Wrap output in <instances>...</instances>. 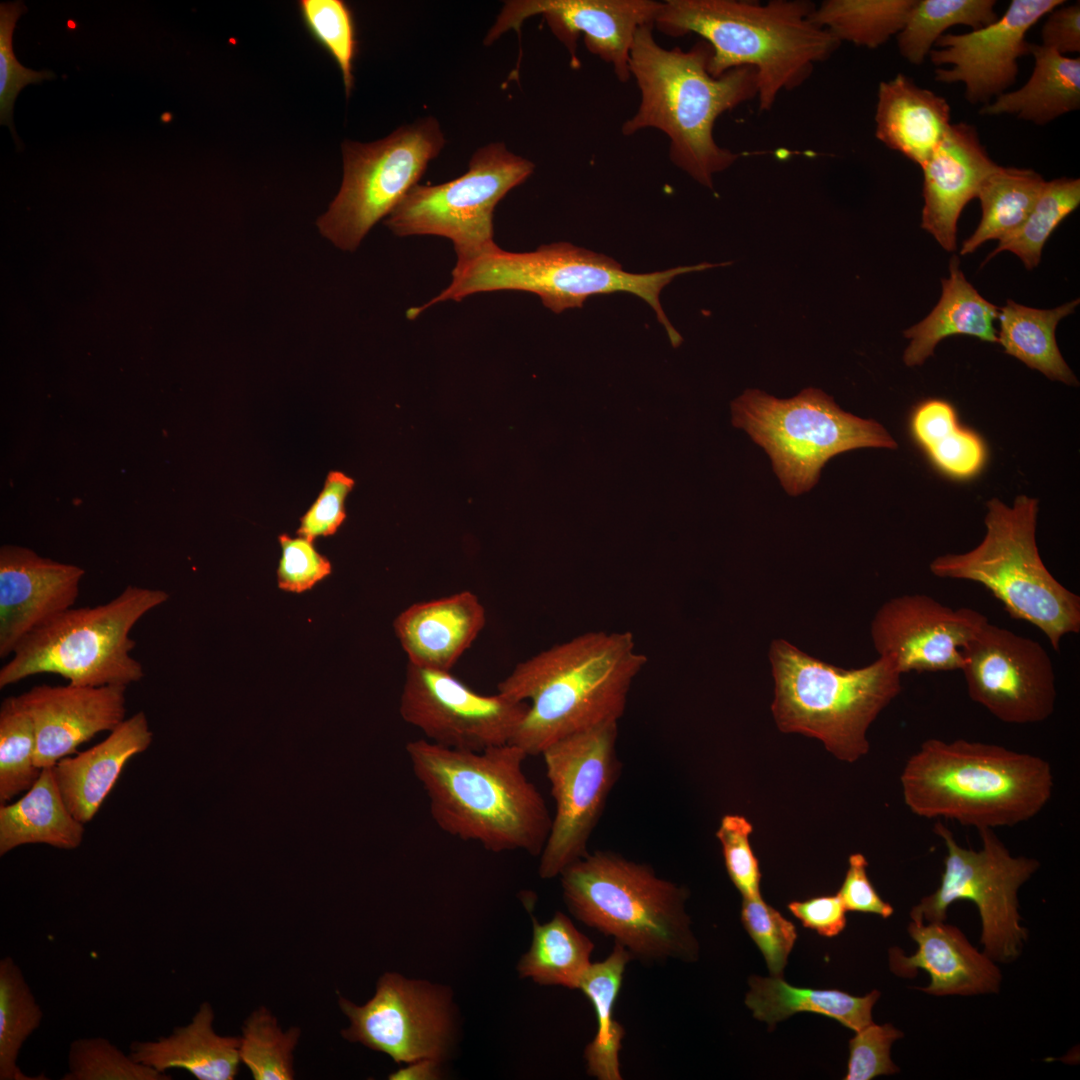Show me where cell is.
Wrapping results in <instances>:
<instances>
[{"instance_id": "obj_47", "label": "cell", "mask_w": 1080, "mask_h": 1080, "mask_svg": "<svg viewBox=\"0 0 1080 1080\" xmlns=\"http://www.w3.org/2000/svg\"><path fill=\"white\" fill-rule=\"evenodd\" d=\"M26 10L22 1L0 4V124L9 127L16 144L19 139L12 116L18 94L29 84H40L55 77L50 70L34 71L24 67L15 57L13 31L17 20Z\"/></svg>"}, {"instance_id": "obj_35", "label": "cell", "mask_w": 1080, "mask_h": 1080, "mask_svg": "<svg viewBox=\"0 0 1080 1080\" xmlns=\"http://www.w3.org/2000/svg\"><path fill=\"white\" fill-rule=\"evenodd\" d=\"M910 432L931 463L956 480L976 476L984 467L987 450L982 438L961 426L955 408L942 399L919 403L910 417Z\"/></svg>"}, {"instance_id": "obj_50", "label": "cell", "mask_w": 1080, "mask_h": 1080, "mask_svg": "<svg viewBox=\"0 0 1080 1080\" xmlns=\"http://www.w3.org/2000/svg\"><path fill=\"white\" fill-rule=\"evenodd\" d=\"M849 1041V1061L845 1080H870L882 1075L897 1073L899 1068L892 1062V1043L903 1033L891 1024L871 1023Z\"/></svg>"}, {"instance_id": "obj_37", "label": "cell", "mask_w": 1080, "mask_h": 1080, "mask_svg": "<svg viewBox=\"0 0 1080 1080\" xmlns=\"http://www.w3.org/2000/svg\"><path fill=\"white\" fill-rule=\"evenodd\" d=\"M1045 184L1032 169L998 165L981 183L979 199L982 217L974 233L966 239L961 255L973 253L989 240H1002L1016 232L1032 211Z\"/></svg>"}, {"instance_id": "obj_36", "label": "cell", "mask_w": 1080, "mask_h": 1080, "mask_svg": "<svg viewBox=\"0 0 1080 1080\" xmlns=\"http://www.w3.org/2000/svg\"><path fill=\"white\" fill-rule=\"evenodd\" d=\"M631 959L628 950L615 943L605 960L591 963L578 988L590 1000L596 1014L597 1031L584 1050V1058L588 1074L599 1080L622 1079L619 1052L625 1030L615 1020L614 1008Z\"/></svg>"}, {"instance_id": "obj_10", "label": "cell", "mask_w": 1080, "mask_h": 1080, "mask_svg": "<svg viewBox=\"0 0 1080 1080\" xmlns=\"http://www.w3.org/2000/svg\"><path fill=\"white\" fill-rule=\"evenodd\" d=\"M169 598L166 591L126 586L109 602L70 608L26 636L0 669V688L33 675L56 674L80 686H128L142 680L130 631Z\"/></svg>"}, {"instance_id": "obj_1", "label": "cell", "mask_w": 1080, "mask_h": 1080, "mask_svg": "<svg viewBox=\"0 0 1080 1080\" xmlns=\"http://www.w3.org/2000/svg\"><path fill=\"white\" fill-rule=\"evenodd\" d=\"M406 750L440 829L492 852L541 854L552 817L524 773L528 755L523 749L507 743L460 750L421 738Z\"/></svg>"}, {"instance_id": "obj_30", "label": "cell", "mask_w": 1080, "mask_h": 1080, "mask_svg": "<svg viewBox=\"0 0 1080 1080\" xmlns=\"http://www.w3.org/2000/svg\"><path fill=\"white\" fill-rule=\"evenodd\" d=\"M942 293L937 305L922 321L904 332L911 341L903 360L908 367L922 365L933 355L936 345L952 335H969L984 342L998 343L994 327L999 307L992 304L970 284L954 255L949 277L942 278Z\"/></svg>"}, {"instance_id": "obj_5", "label": "cell", "mask_w": 1080, "mask_h": 1080, "mask_svg": "<svg viewBox=\"0 0 1080 1080\" xmlns=\"http://www.w3.org/2000/svg\"><path fill=\"white\" fill-rule=\"evenodd\" d=\"M900 781L913 814L977 830L1029 821L1054 789L1051 765L1042 757L965 739L925 740L908 758Z\"/></svg>"}, {"instance_id": "obj_25", "label": "cell", "mask_w": 1080, "mask_h": 1080, "mask_svg": "<svg viewBox=\"0 0 1080 1080\" xmlns=\"http://www.w3.org/2000/svg\"><path fill=\"white\" fill-rule=\"evenodd\" d=\"M908 932L918 949L907 957L899 948H891L890 968L902 977H913L918 969L925 970L931 982L918 989L933 996H969L999 990L1002 979L999 968L984 952L973 947L957 927L944 921H912Z\"/></svg>"}, {"instance_id": "obj_46", "label": "cell", "mask_w": 1080, "mask_h": 1080, "mask_svg": "<svg viewBox=\"0 0 1080 1080\" xmlns=\"http://www.w3.org/2000/svg\"><path fill=\"white\" fill-rule=\"evenodd\" d=\"M62 1080H169L161 1073L136 1062L103 1037L79 1038L70 1044L68 1071Z\"/></svg>"}, {"instance_id": "obj_44", "label": "cell", "mask_w": 1080, "mask_h": 1080, "mask_svg": "<svg viewBox=\"0 0 1080 1080\" xmlns=\"http://www.w3.org/2000/svg\"><path fill=\"white\" fill-rule=\"evenodd\" d=\"M300 1034L298 1027L283 1031L272 1013L260 1007L244 1022L239 1048L241 1062L256 1080L293 1079V1052Z\"/></svg>"}, {"instance_id": "obj_49", "label": "cell", "mask_w": 1080, "mask_h": 1080, "mask_svg": "<svg viewBox=\"0 0 1080 1080\" xmlns=\"http://www.w3.org/2000/svg\"><path fill=\"white\" fill-rule=\"evenodd\" d=\"M752 831V824L737 814L724 815L716 831L729 878L743 898L761 897V872L749 841Z\"/></svg>"}, {"instance_id": "obj_56", "label": "cell", "mask_w": 1080, "mask_h": 1080, "mask_svg": "<svg viewBox=\"0 0 1080 1080\" xmlns=\"http://www.w3.org/2000/svg\"><path fill=\"white\" fill-rule=\"evenodd\" d=\"M441 1076V1062L432 1059H420L407 1063L403 1068L389 1075L392 1080H434Z\"/></svg>"}, {"instance_id": "obj_14", "label": "cell", "mask_w": 1080, "mask_h": 1080, "mask_svg": "<svg viewBox=\"0 0 1080 1080\" xmlns=\"http://www.w3.org/2000/svg\"><path fill=\"white\" fill-rule=\"evenodd\" d=\"M530 160L503 142L476 150L460 177L438 185H415L386 219L397 236L436 235L453 242L457 259L494 242L493 214L498 202L533 173Z\"/></svg>"}, {"instance_id": "obj_53", "label": "cell", "mask_w": 1080, "mask_h": 1080, "mask_svg": "<svg viewBox=\"0 0 1080 1080\" xmlns=\"http://www.w3.org/2000/svg\"><path fill=\"white\" fill-rule=\"evenodd\" d=\"M848 862V870L837 893L846 911L872 913L882 918L890 917L894 909L880 897L872 885L867 874L868 862L864 855L854 853L850 855Z\"/></svg>"}, {"instance_id": "obj_11", "label": "cell", "mask_w": 1080, "mask_h": 1080, "mask_svg": "<svg viewBox=\"0 0 1080 1080\" xmlns=\"http://www.w3.org/2000/svg\"><path fill=\"white\" fill-rule=\"evenodd\" d=\"M733 423L769 455L790 495L810 490L832 457L858 448H897L878 422L843 411L823 391L807 388L790 399L747 390L732 405Z\"/></svg>"}, {"instance_id": "obj_7", "label": "cell", "mask_w": 1080, "mask_h": 1080, "mask_svg": "<svg viewBox=\"0 0 1080 1080\" xmlns=\"http://www.w3.org/2000/svg\"><path fill=\"white\" fill-rule=\"evenodd\" d=\"M559 876L570 913L612 936L632 958H695L697 944L684 909L687 891L659 877L648 864L597 850Z\"/></svg>"}, {"instance_id": "obj_15", "label": "cell", "mask_w": 1080, "mask_h": 1080, "mask_svg": "<svg viewBox=\"0 0 1080 1080\" xmlns=\"http://www.w3.org/2000/svg\"><path fill=\"white\" fill-rule=\"evenodd\" d=\"M618 723L567 736L542 753L555 813L540 854L539 875L559 876L585 857L622 768L617 752Z\"/></svg>"}, {"instance_id": "obj_43", "label": "cell", "mask_w": 1080, "mask_h": 1080, "mask_svg": "<svg viewBox=\"0 0 1080 1080\" xmlns=\"http://www.w3.org/2000/svg\"><path fill=\"white\" fill-rule=\"evenodd\" d=\"M33 720L18 696L6 697L0 707V804L28 791L42 769L35 764Z\"/></svg>"}, {"instance_id": "obj_55", "label": "cell", "mask_w": 1080, "mask_h": 1080, "mask_svg": "<svg viewBox=\"0 0 1080 1080\" xmlns=\"http://www.w3.org/2000/svg\"><path fill=\"white\" fill-rule=\"evenodd\" d=\"M1042 46L1061 55L1080 51V4H1062L1048 13L1041 30Z\"/></svg>"}, {"instance_id": "obj_28", "label": "cell", "mask_w": 1080, "mask_h": 1080, "mask_svg": "<svg viewBox=\"0 0 1080 1080\" xmlns=\"http://www.w3.org/2000/svg\"><path fill=\"white\" fill-rule=\"evenodd\" d=\"M874 119L876 138L920 167L952 125L947 100L902 73L879 84Z\"/></svg>"}, {"instance_id": "obj_39", "label": "cell", "mask_w": 1080, "mask_h": 1080, "mask_svg": "<svg viewBox=\"0 0 1080 1080\" xmlns=\"http://www.w3.org/2000/svg\"><path fill=\"white\" fill-rule=\"evenodd\" d=\"M916 0H827L810 20L840 43L870 49L885 44L903 29Z\"/></svg>"}, {"instance_id": "obj_27", "label": "cell", "mask_w": 1080, "mask_h": 1080, "mask_svg": "<svg viewBox=\"0 0 1080 1080\" xmlns=\"http://www.w3.org/2000/svg\"><path fill=\"white\" fill-rule=\"evenodd\" d=\"M152 740L148 718L138 711L100 743L52 767L60 793L78 821L86 824L94 818L127 761L145 752Z\"/></svg>"}, {"instance_id": "obj_20", "label": "cell", "mask_w": 1080, "mask_h": 1080, "mask_svg": "<svg viewBox=\"0 0 1080 1080\" xmlns=\"http://www.w3.org/2000/svg\"><path fill=\"white\" fill-rule=\"evenodd\" d=\"M1064 0H1013L995 22L963 34H943L929 53L937 68L935 80L965 85L971 104L986 105L1015 83L1018 58L1029 54L1026 33Z\"/></svg>"}, {"instance_id": "obj_34", "label": "cell", "mask_w": 1080, "mask_h": 1080, "mask_svg": "<svg viewBox=\"0 0 1080 1080\" xmlns=\"http://www.w3.org/2000/svg\"><path fill=\"white\" fill-rule=\"evenodd\" d=\"M1079 299L1053 309L1027 307L1008 300L999 308L998 343L1004 352L1051 380L1078 385V380L1062 357L1055 330L1063 318L1074 313Z\"/></svg>"}, {"instance_id": "obj_19", "label": "cell", "mask_w": 1080, "mask_h": 1080, "mask_svg": "<svg viewBox=\"0 0 1080 1080\" xmlns=\"http://www.w3.org/2000/svg\"><path fill=\"white\" fill-rule=\"evenodd\" d=\"M662 6L651 0H512L506 1L484 44L516 30L534 15H542L552 33L566 47L571 65L579 66L580 35L588 51L612 65L621 82L630 78L629 59L637 30L653 24Z\"/></svg>"}, {"instance_id": "obj_12", "label": "cell", "mask_w": 1080, "mask_h": 1080, "mask_svg": "<svg viewBox=\"0 0 1080 1080\" xmlns=\"http://www.w3.org/2000/svg\"><path fill=\"white\" fill-rule=\"evenodd\" d=\"M444 145L443 131L432 116L375 142L344 141L343 180L327 212L317 220L321 234L340 249L354 251L418 184Z\"/></svg>"}, {"instance_id": "obj_6", "label": "cell", "mask_w": 1080, "mask_h": 1080, "mask_svg": "<svg viewBox=\"0 0 1080 1080\" xmlns=\"http://www.w3.org/2000/svg\"><path fill=\"white\" fill-rule=\"evenodd\" d=\"M717 267L701 263L646 274L626 272L614 259L570 243L542 245L536 251L516 253L496 243L478 253L457 259L448 287L426 304L407 310L408 319L417 318L430 306L449 300L461 301L469 295L499 290L536 294L555 313L581 308L589 296L627 292L642 298L656 313L673 347L682 337L668 320L660 304L661 290L676 276Z\"/></svg>"}, {"instance_id": "obj_38", "label": "cell", "mask_w": 1080, "mask_h": 1080, "mask_svg": "<svg viewBox=\"0 0 1080 1080\" xmlns=\"http://www.w3.org/2000/svg\"><path fill=\"white\" fill-rule=\"evenodd\" d=\"M592 941L581 933L562 912L539 923L533 918V937L529 950L521 957L517 971L540 985L578 989L591 965Z\"/></svg>"}, {"instance_id": "obj_29", "label": "cell", "mask_w": 1080, "mask_h": 1080, "mask_svg": "<svg viewBox=\"0 0 1080 1080\" xmlns=\"http://www.w3.org/2000/svg\"><path fill=\"white\" fill-rule=\"evenodd\" d=\"M213 1023V1008L204 1002L189 1024L155 1041L131 1043L129 1055L161 1073L178 1068L198 1080H232L241 1062L240 1037L217 1034Z\"/></svg>"}, {"instance_id": "obj_31", "label": "cell", "mask_w": 1080, "mask_h": 1080, "mask_svg": "<svg viewBox=\"0 0 1080 1080\" xmlns=\"http://www.w3.org/2000/svg\"><path fill=\"white\" fill-rule=\"evenodd\" d=\"M52 767L43 768L35 784L19 800L0 804V856L27 844H46L62 850L81 845L85 824L69 811Z\"/></svg>"}, {"instance_id": "obj_3", "label": "cell", "mask_w": 1080, "mask_h": 1080, "mask_svg": "<svg viewBox=\"0 0 1080 1080\" xmlns=\"http://www.w3.org/2000/svg\"><path fill=\"white\" fill-rule=\"evenodd\" d=\"M646 662L631 632L589 631L518 663L497 686L530 701L510 743L536 756L567 736L618 723Z\"/></svg>"}, {"instance_id": "obj_22", "label": "cell", "mask_w": 1080, "mask_h": 1080, "mask_svg": "<svg viewBox=\"0 0 1080 1080\" xmlns=\"http://www.w3.org/2000/svg\"><path fill=\"white\" fill-rule=\"evenodd\" d=\"M85 570L39 556L33 550L0 548V657L12 655L30 633L72 608Z\"/></svg>"}, {"instance_id": "obj_26", "label": "cell", "mask_w": 1080, "mask_h": 1080, "mask_svg": "<svg viewBox=\"0 0 1080 1080\" xmlns=\"http://www.w3.org/2000/svg\"><path fill=\"white\" fill-rule=\"evenodd\" d=\"M485 624L483 604L463 590L413 603L397 615L393 627L408 663L450 671Z\"/></svg>"}, {"instance_id": "obj_18", "label": "cell", "mask_w": 1080, "mask_h": 1080, "mask_svg": "<svg viewBox=\"0 0 1080 1080\" xmlns=\"http://www.w3.org/2000/svg\"><path fill=\"white\" fill-rule=\"evenodd\" d=\"M962 655L969 697L1000 721L1033 724L1053 714V664L1037 641L987 621Z\"/></svg>"}, {"instance_id": "obj_40", "label": "cell", "mask_w": 1080, "mask_h": 1080, "mask_svg": "<svg viewBox=\"0 0 1080 1080\" xmlns=\"http://www.w3.org/2000/svg\"><path fill=\"white\" fill-rule=\"evenodd\" d=\"M995 0H916L897 35L900 54L919 65L944 32L955 25L977 30L995 22Z\"/></svg>"}, {"instance_id": "obj_45", "label": "cell", "mask_w": 1080, "mask_h": 1080, "mask_svg": "<svg viewBox=\"0 0 1080 1080\" xmlns=\"http://www.w3.org/2000/svg\"><path fill=\"white\" fill-rule=\"evenodd\" d=\"M298 10L309 35L335 61L346 96L354 86V61L358 52L356 26L350 6L342 0H301Z\"/></svg>"}, {"instance_id": "obj_54", "label": "cell", "mask_w": 1080, "mask_h": 1080, "mask_svg": "<svg viewBox=\"0 0 1080 1080\" xmlns=\"http://www.w3.org/2000/svg\"><path fill=\"white\" fill-rule=\"evenodd\" d=\"M788 909L803 926L825 937L838 935L846 926V909L838 894L792 901Z\"/></svg>"}, {"instance_id": "obj_41", "label": "cell", "mask_w": 1080, "mask_h": 1080, "mask_svg": "<svg viewBox=\"0 0 1080 1080\" xmlns=\"http://www.w3.org/2000/svg\"><path fill=\"white\" fill-rule=\"evenodd\" d=\"M43 1018L25 977L10 956L0 960V1079L38 1080L29 1077L17 1065L21 1048L39 1028Z\"/></svg>"}, {"instance_id": "obj_4", "label": "cell", "mask_w": 1080, "mask_h": 1080, "mask_svg": "<svg viewBox=\"0 0 1080 1080\" xmlns=\"http://www.w3.org/2000/svg\"><path fill=\"white\" fill-rule=\"evenodd\" d=\"M814 8L802 0H667L654 26L670 37L695 33L706 41L712 50L708 72L714 77L753 68L759 109L768 111L780 92L800 86L841 44L811 22Z\"/></svg>"}, {"instance_id": "obj_52", "label": "cell", "mask_w": 1080, "mask_h": 1080, "mask_svg": "<svg viewBox=\"0 0 1080 1080\" xmlns=\"http://www.w3.org/2000/svg\"><path fill=\"white\" fill-rule=\"evenodd\" d=\"M354 480L340 471H330L316 500L300 518L298 536L315 541L334 535L346 519L345 500Z\"/></svg>"}, {"instance_id": "obj_21", "label": "cell", "mask_w": 1080, "mask_h": 1080, "mask_svg": "<svg viewBox=\"0 0 1080 1080\" xmlns=\"http://www.w3.org/2000/svg\"><path fill=\"white\" fill-rule=\"evenodd\" d=\"M988 618L971 608L952 609L925 594L885 602L871 623L879 656L900 674L961 670L962 650Z\"/></svg>"}, {"instance_id": "obj_8", "label": "cell", "mask_w": 1080, "mask_h": 1080, "mask_svg": "<svg viewBox=\"0 0 1080 1080\" xmlns=\"http://www.w3.org/2000/svg\"><path fill=\"white\" fill-rule=\"evenodd\" d=\"M769 659L775 682L771 710L779 730L819 739L842 761L868 753V728L902 689L889 658L846 670L778 639Z\"/></svg>"}, {"instance_id": "obj_24", "label": "cell", "mask_w": 1080, "mask_h": 1080, "mask_svg": "<svg viewBox=\"0 0 1080 1080\" xmlns=\"http://www.w3.org/2000/svg\"><path fill=\"white\" fill-rule=\"evenodd\" d=\"M998 166L981 143L975 126L952 124L923 171L921 227L946 251L957 247V223L983 180Z\"/></svg>"}, {"instance_id": "obj_16", "label": "cell", "mask_w": 1080, "mask_h": 1080, "mask_svg": "<svg viewBox=\"0 0 1080 1080\" xmlns=\"http://www.w3.org/2000/svg\"><path fill=\"white\" fill-rule=\"evenodd\" d=\"M349 1019L343 1038L382 1052L396 1063L446 1060L455 1044L456 1012L451 991L426 980L387 972L363 1005L339 998Z\"/></svg>"}, {"instance_id": "obj_17", "label": "cell", "mask_w": 1080, "mask_h": 1080, "mask_svg": "<svg viewBox=\"0 0 1080 1080\" xmlns=\"http://www.w3.org/2000/svg\"><path fill=\"white\" fill-rule=\"evenodd\" d=\"M528 706L498 692L479 694L450 671L407 663L400 714L435 744L482 751L510 743Z\"/></svg>"}, {"instance_id": "obj_48", "label": "cell", "mask_w": 1080, "mask_h": 1080, "mask_svg": "<svg viewBox=\"0 0 1080 1080\" xmlns=\"http://www.w3.org/2000/svg\"><path fill=\"white\" fill-rule=\"evenodd\" d=\"M741 921L764 956L772 976L782 977L797 939L794 924L762 897L743 898Z\"/></svg>"}, {"instance_id": "obj_32", "label": "cell", "mask_w": 1080, "mask_h": 1080, "mask_svg": "<svg viewBox=\"0 0 1080 1080\" xmlns=\"http://www.w3.org/2000/svg\"><path fill=\"white\" fill-rule=\"evenodd\" d=\"M1034 68L1029 80L1018 90L1005 92L983 105L981 115H1016L1036 125L1080 108V58L1030 43Z\"/></svg>"}, {"instance_id": "obj_51", "label": "cell", "mask_w": 1080, "mask_h": 1080, "mask_svg": "<svg viewBox=\"0 0 1080 1080\" xmlns=\"http://www.w3.org/2000/svg\"><path fill=\"white\" fill-rule=\"evenodd\" d=\"M281 558L277 568V583L281 590L302 593L330 575L332 565L327 557L302 537L281 534L278 537Z\"/></svg>"}, {"instance_id": "obj_23", "label": "cell", "mask_w": 1080, "mask_h": 1080, "mask_svg": "<svg viewBox=\"0 0 1080 1080\" xmlns=\"http://www.w3.org/2000/svg\"><path fill=\"white\" fill-rule=\"evenodd\" d=\"M126 686L37 685L18 695L36 733L35 764L54 766L126 718Z\"/></svg>"}, {"instance_id": "obj_2", "label": "cell", "mask_w": 1080, "mask_h": 1080, "mask_svg": "<svg viewBox=\"0 0 1080 1080\" xmlns=\"http://www.w3.org/2000/svg\"><path fill=\"white\" fill-rule=\"evenodd\" d=\"M653 28L643 25L635 34L629 72L639 88L640 104L621 132L625 136L647 128L663 132L672 163L711 189L714 175L739 158L716 143L715 122L721 114L757 98L756 71L742 66L714 77L708 72L712 50L706 41L686 51L666 49L655 41Z\"/></svg>"}, {"instance_id": "obj_9", "label": "cell", "mask_w": 1080, "mask_h": 1080, "mask_svg": "<svg viewBox=\"0 0 1080 1080\" xmlns=\"http://www.w3.org/2000/svg\"><path fill=\"white\" fill-rule=\"evenodd\" d=\"M1038 507V500L1026 495L1017 496L1012 506L992 498L982 541L965 553L935 558L929 569L939 578L982 585L1011 617L1037 627L1058 651L1065 635L1080 632V597L1058 582L1040 557Z\"/></svg>"}, {"instance_id": "obj_13", "label": "cell", "mask_w": 1080, "mask_h": 1080, "mask_svg": "<svg viewBox=\"0 0 1080 1080\" xmlns=\"http://www.w3.org/2000/svg\"><path fill=\"white\" fill-rule=\"evenodd\" d=\"M947 850L939 887L910 912L912 921L943 922L949 906L973 902L980 914V943L992 960L1011 962L1020 956L1028 931L1021 926L1018 891L1038 870V860L1012 856L991 828L978 830L982 848L958 844L952 831L938 821L933 828Z\"/></svg>"}, {"instance_id": "obj_33", "label": "cell", "mask_w": 1080, "mask_h": 1080, "mask_svg": "<svg viewBox=\"0 0 1080 1080\" xmlns=\"http://www.w3.org/2000/svg\"><path fill=\"white\" fill-rule=\"evenodd\" d=\"M749 985L745 1003L753 1016L771 1029L793 1014L810 1012L833 1018L857 1032L873 1022L872 1008L880 997L878 990L858 997L838 989L795 987L780 976H752Z\"/></svg>"}, {"instance_id": "obj_42", "label": "cell", "mask_w": 1080, "mask_h": 1080, "mask_svg": "<svg viewBox=\"0 0 1080 1080\" xmlns=\"http://www.w3.org/2000/svg\"><path fill=\"white\" fill-rule=\"evenodd\" d=\"M1079 204V179L1062 177L1045 181L1025 222L1012 235L1000 240L986 261L1002 251H1010L1021 259L1026 269H1034L1041 260L1048 238Z\"/></svg>"}]
</instances>
